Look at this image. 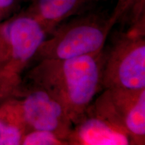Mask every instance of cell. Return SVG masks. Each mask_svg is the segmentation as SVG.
Masks as SVG:
<instances>
[{
    "label": "cell",
    "mask_w": 145,
    "mask_h": 145,
    "mask_svg": "<svg viewBox=\"0 0 145 145\" xmlns=\"http://www.w3.org/2000/svg\"><path fill=\"white\" fill-rule=\"evenodd\" d=\"M19 105L28 130L50 131L68 140L73 124L62 105L48 91L30 83Z\"/></svg>",
    "instance_id": "6"
},
{
    "label": "cell",
    "mask_w": 145,
    "mask_h": 145,
    "mask_svg": "<svg viewBox=\"0 0 145 145\" xmlns=\"http://www.w3.org/2000/svg\"><path fill=\"white\" fill-rule=\"evenodd\" d=\"M23 145H69L67 139L54 132L41 130H29L22 139Z\"/></svg>",
    "instance_id": "10"
},
{
    "label": "cell",
    "mask_w": 145,
    "mask_h": 145,
    "mask_svg": "<svg viewBox=\"0 0 145 145\" xmlns=\"http://www.w3.org/2000/svg\"><path fill=\"white\" fill-rule=\"evenodd\" d=\"M118 22L115 14L91 10L59 25L36 52L34 61L69 59L102 50L110 32Z\"/></svg>",
    "instance_id": "2"
},
{
    "label": "cell",
    "mask_w": 145,
    "mask_h": 145,
    "mask_svg": "<svg viewBox=\"0 0 145 145\" xmlns=\"http://www.w3.org/2000/svg\"><path fill=\"white\" fill-rule=\"evenodd\" d=\"M48 34L35 18L24 12L0 24V61L2 69L18 75L33 61Z\"/></svg>",
    "instance_id": "5"
},
{
    "label": "cell",
    "mask_w": 145,
    "mask_h": 145,
    "mask_svg": "<svg viewBox=\"0 0 145 145\" xmlns=\"http://www.w3.org/2000/svg\"><path fill=\"white\" fill-rule=\"evenodd\" d=\"M90 107L126 132L134 145L145 144V89H104Z\"/></svg>",
    "instance_id": "4"
},
{
    "label": "cell",
    "mask_w": 145,
    "mask_h": 145,
    "mask_svg": "<svg viewBox=\"0 0 145 145\" xmlns=\"http://www.w3.org/2000/svg\"><path fill=\"white\" fill-rule=\"evenodd\" d=\"M68 140L69 145H134L126 132L96 114L90 106L73 124Z\"/></svg>",
    "instance_id": "7"
},
{
    "label": "cell",
    "mask_w": 145,
    "mask_h": 145,
    "mask_svg": "<svg viewBox=\"0 0 145 145\" xmlns=\"http://www.w3.org/2000/svg\"><path fill=\"white\" fill-rule=\"evenodd\" d=\"M104 59L103 49L69 59H43L29 72V79L51 94L74 124L103 89Z\"/></svg>",
    "instance_id": "1"
},
{
    "label": "cell",
    "mask_w": 145,
    "mask_h": 145,
    "mask_svg": "<svg viewBox=\"0 0 145 145\" xmlns=\"http://www.w3.org/2000/svg\"><path fill=\"white\" fill-rule=\"evenodd\" d=\"M104 51L103 89H145V28H128Z\"/></svg>",
    "instance_id": "3"
},
{
    "label": "cell",
    "mask_w": 145,
    "mask_h": 145,
    "mask_svg": "<svg viewBox=\"0 0 145 145\" xmlns=\"http://www.w3.org/2000/svg\"><path fill=\"white\" fill-rule=\"evenodd\" d=\"M10 12H8V11L4 10H1L0 9V21L2 20L3 18H4L5 16H6L7 15H8V14H10Z\"/></svg>",
    "instance_id": "11"
},
{
    "label": "cell",
    "mask_w": 145,
    "mask_h": 145,
    "mask_svg": "<svg viewBox=\"0 0 145 145\" xmlns=\"http://www.w3.org/2000/svg\"><path fill=\"white\" fill-rule=\"evenodd\" d=\"M26 12L37 20L48 36L59 25L93 10L97 0H31Z\"/></svg>",
    "instance_id": "8"
},
{
    "label": "cell",
    "mask_w": 145,
    "mask_h": 145,
    "mask_svg": "<svg viewBox=\"0 0 145 145\" xmlns=\"http://www.w3.org/2000/svg\"><path fill=\"white\" fill-rule=\"evenodd\" d=\"M28 1H31V0H28Z\"/></svg>",
    "instance_id": "12"
},
{
    "label": "cell",
    "mask_w": 145,
    "mask_h": 145,
    "mask_svg": "<svg viewBox=\"0 0 145 145\" xmlns=\"http://www.w3.org/2000/svg\"><path fill=\"white\" fill-rule=\"evenodd\" d=\"M112 12L128 28H145V0H118Z\"/></svg>",
    "instance_id": "9"
}]
</instances>
